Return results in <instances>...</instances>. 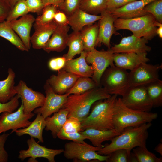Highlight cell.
Here are the masks:
<instances>
[{
    "label": "cell",
    "instance_id": "1f68e13d",
    "mask_svg": "<svg viewBox=\"0 0 162 162\" xmlns=\"http://www.w3.org/2000/svg\"><path fill=\"white\" fill-rule=\"evenodd\" d=\"M147 93L152 103L153 107L162 106V81L158 80L145 86Z\"/></svg>",
    "mask_w": 162,
    "mask_h": 162
},
{
    "label": "cell",
    "instance_id": "d590c367",
    "mask_svg": "<svg viewBox=\"0 0 162 162\" xmlns=\"http://www.w3.org/2000/svg\"><path fill=\"white\" fill-rule=\"evenodd\" d=\"M137 162H161L162 158H158L149 151L146 147L138 146L132 149Z\"/></svg>",
    "mask_w": 162,
    "mask_h": 162
},
{
    "label": "cell",
    "instance_id": "7402d4cb",
    "mask_svg": "<svg viewBox=\"0 0 162 162\" xmlns=\"http://www.w3.org/2000/svg\"><path fill=\"white\" fill-rule=\"evenodd\" d=\"M69 26H57L43 49L49 53L51 52H61L67 46Z\"/></svg>",
    "mask_w": 162,
    "mask_h": 162
},
{
    "label": "cell",
    "instance_id": "ac0fdd59",
    "mask_svg": "<svg viewBox=\"0 0 162 162\" xmlns=\"http://www.w3.org/2000/svg\"><path fill=\"white\" fill-rule=\"evenodd\" d=\"M58 71L57 75H52L46 82L55 93L62 95L66 93L79 77L62 69Z\"/></svg>",
    "mask_w": 162,
    "mask_h": 162
},
{
    "label": "cell",
    "instance_id": "836d02e7",
    "mask_svg": "<svg viewBox=\"0 0 162 162\" xmlns=\"http://www.w3.org/2000/svg\"><path fill=\"white\" fill-rule=\"evenodd\" d=\"M99 86L91 77H79L73 87L66 93L70 95L80 94Z\"/></svg>",
    "mask_w": 162,
    "mask_h": 162
},
{
    "label": "cell",
    "instance_id": "db71d44e",
    "mask_svg": "<svg viewBox=\"0 0 162 162\" xmlns=\"http://www.w3.org/2000/svg\"><path fill=\"white\" fill-rule=\"evenodd\" d=\"M154 150L162 156V143H160L155 147Z\"/></svg>",
    "mask_w": 162,
    "mask_h": 162
},
{
    "label": "cell",
    "instance_id": "ba28073f",
    "mask_svg": "<svg viewBox=\"0 0 162 162\" xmlns=\"http://www.w3.org/2000/svg\"><path fill=\"white\" fill-rule=\"evenodd\" d=\"M121 98L123 104L131 109L150 112L153 106L145 86L129 87Z\"/></svg>",
    "mask_w": 162,
    "mask_h": 162
},
{
    "label": "cell",
    "instance_id": "f546056e",
    "mask_svg": "<svg viewBox=\"0 0 162 162\" xmlns=\"http://www.w3.org/2000/svg\"><path fill=\"white\" fill-rule=\"evenodd\" d=\"M0 37L8 41L20 50L28 51L20 37L12 28L10 22L6 20L0 22Z\"/></svg>",
    "mask_w": 162,
    "mask_h": 162
},
{
    "label": "cell",
    "instance_id": "e575fe53",
    "mask_svg": "<svg viewBox=\"0 0 162 162\" xmlns=\"http://www.w3.org/2000/svg\"><path fill=\"white\" fill-rule=\"evenodd\" d=\"M131 150L120 149L114 151L109 155L107 162H129L136 161V160Z\"/></svg>",
    "mask_w": 162,
    "mask_h": 162
},
{
    "label": "cell",
    "instance_id": "7bdbcfd3",
    "mask_svg": "<svg viewBox=\"0 0 162 162\" xmlns=\"http://www.w3.org/2000/svg\"><path fill=\"white\" fill-rule=\"evenodd\" d=\"M57 137L62 140H69L80 143L85 142L84 140L86 139L80 132L67 133L64 132L62 129L58 133Z\"/></svg>",
    "mask_w": 162,
    "mask_h": 162
},
{
    "label": "cell",
    "instance_id": "74e56055",
    "mask_svg": "<svg viewBox=\"0 0 162 162\" xmlns=\"http://www.w3.org/2000/svg\"><path fill=\"white\" fill-rule=\"evenodd\" d=\"M29 13L25 0H22L18 2L14 7L10 9L6 20L10 22L17 19Z\"/></svg>",
    "mask_w": 162,
    "mask_h": 162
},
{
    "label": "cell",
    "instance_id": "ee69618b",
    "mask_svg": "<svg viewBox=\"0 0 162 162\" xmlns=\"http://www.w3.org/2000/svg\"><path fill=\"white\" fill-rule=\"evenodd\" d=\"M66 61V58L63 56L53 58L49 61L48 67L52 70L58 71L63 68Z\"/></svg>",
    "mask_w": 162,
    "mask_h": 162
},
{
    "label": "cell",
    "instance_id": "f1b7e54d",
    "mask_svg": "<svg viewBox=\"0 0 162 162\" xmlns=\"http://www.w3.org/2000/svg\"><path fill=\"white\" fill-rule=\"evenodd\" d=\"M98 23L85 26L80 31L83 43L84 50L87 52L95 48L98 33Z\"/></svg>",
    "mask_w": 162,
    "mask_h": 162
},
{
    "label": "cell",
    "instance_id": "f907efd6",
    "mask_svg": "<svg viewBox=\"0 0 162 162\" xmlns=\"http://www.w3.org/2000/svg\"><path fill=\"white\" fill-rule=\"evenodd\" d=\"M64 0H42L45 6L52 5L59 8L63 3Z\"/></svg>",
    "mask_w": 162,
    "mask_h": 162
},
{
    "label": "cell",
    "instance_id": "4dcf8cb0",
    "mask_svg": "<svg viewBox=\"0 0 162 162\" xmlns=\"http://www.w3.org/2000/svg\"><path fill=\"white\" fill-rule=\"evenodd\" d=\"M67 46L68 53L64 55L66 60L73 59L76 55L84 50V46L80 32H74L68 35Z\"/></svg>",
    "mask_w": 162,
    "mask_h": 162
},
{
    "label": "cell",
    "instance_id": "f6af8a7d",
    "mask_svg": "<svg viewBox=\"0 0 162 162\" xmlns=\"http://www.w3.org/2000/svg\"><path fill=\"white\" fill-rule=\"evenodd\" d=\"M29 12L41 13L44 7L42 0H25Z\"/></svg>",
    "mask_w": 162,
    "mask_h": 162
},
{
    "label": "cell",
    "instance_id": "6da1fadb",
    "mask_svg": "<svg viewBox=\"0 0 162 162\" xmlns=\"http://www.w3.org/2000/svg\"><path fill=\"white\" fill-rule=\"evenodd\" d=\"M152 125L150 122L138 127L126 128L119 135L112 139L110 144L104 146L97 152L101 155H108L118 149L132 150L138 146L146 147V141L148 136V130Z\"/></svg>",
    "mask_w": 162,
    "mask_h": 162
},
{
    "label": "cell",
    "instance_id": "5b68a950",
    "mask_svg": "<svg viewBox=\"0 0 162 162\" xmlns=\"http://www.w3.org/2000/svg\"><path fill=\"white\" fill-rule=\"evenodd\" d=\"M159 22L151 14L129 19L115 18L114 26L116 30L127 29L135 36L143 37L148 40L157 34L156 31Z\"/></svg>",
    "mask_w": 162,
    "mask_h": 162
},
{
    "label": "cell",
    "instance_id": "2e32d148",
    "mask_svg": "<svg viewBox=\"0 0 162 162\" xmlns=\"http://www.w3.org/2000/svg\"><path fill=\"white\" fill-rule=\"evenodd\" d=\"M102 17L98 20V33L96 47L104 44L108 49L111 48L110 40L113 34H119L114 26L115 18L105 10L101 14Z\"/></svg>",
    "mask_w": 162,
    "mask_h": 162
},
{
    "label": "cell",
    "instance_id": "603a6c76",
    "mask_svg": "<svg viewBox=\"0 0 162 162\" xmlns=\"http://www.w3.org/2000/svg\"><path fill=\"white\" fill-rule=\"evenodd\" d=\"M53 21L44 25H34V32L31 37V43L34 49H43L57 27Z\"/></svg>",
    "mask_w": 162,
    "mask_h": 162
},
{
    "label": "cell",
    "instance_id": "c3c4849f",
    "mask_svg": "<svg viewBox=\"0 0 162 162\" xmlns=\"http://www.w3.org/2000/svg\"><path fill=\"white\" fill-rule=\"evenodd\" d=\"M135 0H108L106 10L110 12Z\"/></svg>",
    "mask_w": 162,
    "mask_h": 162
},
{
    "label": "cell",
    "instance_id": "d6a6232c",
    "mask_svg": "<svg viewBox=\"0 0 162 162\" xmlns=\"http://www.w3.org/2000/svg\"><path fill=\"white\" fill-rule=\"evenodd\" d=\"M108 0H82L80 9L90 14L97 15L106 10Z\"/></svg>",
    "mask_w": 162,
    "mask_h": 162
},
{
    "label": "cell",
    "instance_id": "8fae6325",
    "mask_svg": "<svg viewBox=\"0 0 162 162\" xmlns=\"http://www.w3.org/2000/svg\"><path fill=\"white\" fill-rule=\"evenodd\" d=\"M161 65L142 63L129 73V87L146 85L159 79Z\"/></svg>",
    "mask_w": 162,
    "mask_h": 162
},
{
    "label": "cell",
    "instance_id": "8d00e7d4",
    "mask_svg": "<svg viewBox=\"0 0 162 162\" xmlns=\"http://www.w3.org/2000/svg\"><path fill=\"white\" fill-rule=\"evenodd\" d=\"M58 9L57 7L52 5L45 6L41 13L35 19L34 24L41 25L52 22L53 21L54 15Z\"/></svg>",
    "mask_w": 162,
    "mask_h": 162
},
{
    "label": "cell",
    "instance_id": "7c38bea8",
    "mask_svg": "<svg viewBox=\"0 0 162 162\" xmlns=\"http://www.w3.org/2000/svg\"><path fill=\"white\" fill-rule=\"evenodd\" d=\"M27 142L28 148L21 150L19 152L18 158L22 160L30 157L28 162H37L36 158L42 157L47 159L49 162H55V156L64 152L63 149H52L41 146L33 137L28 139Z\"/></svg>",
    "mask_w": 162,
    "mask_h": 162
},
{
    "label": "cell",
    "instance_id": "681fc988",
    "mask_svg": "<svg viewBox=\"0 0 162 162\" xmlns=\"http://www.w3.org/2000/svg\"><path fill=\"white\" fill-rule=\"evenodd\" d=\"M10 9L4 0H0V22L6 20Z\"/></svg>",
    "mask_w": 162,
    "mask_h": 162
},
{
    "label": "cell",
    "instance_id": "8992f818",
    "mask_svg": "<svg viewBox=\"0 0 162 162\" xmlns=\"http://www.w3.org/2000/svg\"><path fill=\"white\" fill-rule=\"evenodd\" d=\"M129 73L115 64L106 68L100 80V85L111 95L122 96L129 88Z\"/></svg>",
    "mask_w": 162,
    "mask_h": 162
},
{
    "label": "cell",
    "instance_id": "7dc6e473",
    "mask_svg": "<svg viewBox=\"0 0 162 162\" xmlns=\"http://www.w3.org/2000/svg\"><path fill=\"white\" fill-rule=\"evenodd\" d=\"M53 21L58 26L69 25L68 17L63 11L58 9L53 19Z\"/></svg>",
    "mask_w": 162,
    "mask_h": 162
},
{
    "label": "cell",
    "instance_id": "f5cc1de1",
    "mask_svg": "<svg viewBox=\"0 0 162 162\" xmlns=\"http://www.w3.org/2000/svg\"><path fill=\"white\" fill-rule=\"evenodd\" d=\"M158 27L156 29L157 34H158L159 36L161 38H162V24L160 23L158 26Z\"/></svg>",
    "mask_w": 162,
    "mask_h": 162
},
{
    "label": "cell",
    "instance_id": "bcb514c9",
    "mask_svg": "<svg viewBox=\"0 0 162 162\" xmlns=\"http://www.w3.org/2000/svg\"><path fill=\"white\" fill-rule=\"evenodd\" d=\"M9 135V134L5 133L0 134V162H7L8 160V154L4 146Z\"/></svg>",
    "mask_w": 162,
    "mask_h": 162
},
{
    "label": "cell",
    "instance_id": "e0dca14e",
    "mask_svg": "<svg viewBox=\"0 0 162 162\" xmlns=\"http://www.w3.org/2000/svg\"><path fill=\"white\" fill-rule=\"evenodd\" d=\"M154 0H135L109 13L115 18L129 19L142 16L149 14L144 10V8Z\"/></svg>",
    "mask_w": 162,
    "mask_h": 162
},
{
    "label": "cell",
    "instance_id": "ab89813d",
    "mask_svg": "<svg viewBox=\"0 0 162 162\" xmlns=\"http://www.w3.org/2000/svg\"><path fill=\"white\" fill-rule=\"evenodd\" d=\"M62 129L67 133L83 131L81 128V121L78 118L74 116L68 118Z\"/></svg>",
    "mask_w": 162,
    "mask_h": 162
},
{
    "label": "cell",
    "instance_id": "5bb4252c",
    "mask_svg": "<svg viewBox=\"0 0 162 162\" xmlns=\"http://www.w3.org/2000/svg\"><path fill=\"white\" fill-rule=\"evenodd\" d=\"M14 88L16 94L20 96L25 113L32 112L43 105L45 96L41 93L28 87L23 81L20 80Z\"/></svg>",
    "mask_w": 162,
    "mask_h": 162
},
{
    "label": "cell",
    "instance_id": "277c9868",
    "mask_svg": "<svg viewBox=\"0 0 162 162\" xmlns=\"http://www.w3.org/2000/svg\"><path fill=\"white\" fill-rule=\"evenodd\" d=\"M158 117L156 112L138 111L126 107L122 102L121 98H117L115 101L113 123L114 129L120 133L126 128L138 127L151 122Z\"/></svg>",
    "mask_w": 162,
    "mask_h": 162
},
{
    "label": "cell",
    "instance_id": "d4e9b609",
    "mask_svg": "<svg viewBox=\"0 0 162 162\" xmlns=\"http://www.w3.org/2000/svg\"><path fill=\"white\" fill-rule=\"evenodd\" d=\"M92 142L94 146L103 147L102 143L105 141L110 140L121 133L115 129L103 130L92 128L87 129L80 132Z\"/></svg>",
    "mask_w": 162,
    "mask_h": 162
},
{
    "label": "cell",
    "instance_id": "d6986e66",
    "mask_svg": "<svg viewBox=\"0 0 162 162\" xmlns=\"http://www.w3.org/2000/svg\"><path fill=\"white\" fill-rule=\"evenodd\" d=\"M35 18L30 14L21 16L19 19L9 22L12 28L20 37L29 51L31 47L30 32Z\"/></svg>",
    "mask_w": 162,
    "mask_h": 162
},
{
    "label": "cell",
    "instance_id": "9c48e42d",
    "mask_svg": "<svg viewBox=\"0 0 162 162\" xmlns=\"http://www.w3.org/2000/svg\"><path fill=\"white\" fill-rule=\"evenodd\" d=\"M114 54L109 49L99 51L95 48L87 53L86 61L91 64L93 69L92 78L99 86H101L100 80L105 71L109 67L114 65Z\"/></svg>",
    "mask_w": 162,
    "mask_h": 162
},
{
    "label": "cell",
    "instance_id": "52a82bcc",
    "mask_svg": "<svg viewBox=\"0 0 162 162\" xmlns=\"http://www.w3.org/2000/svg\"><path fill=\"white\" fill-rule=\"evenodd\" d=\"M102 147H95L86 142L80 143L72 141L65 144L64 155L67 159H72L76 162H88L92 160L106 161L109 157V155H100L96 152Z\"/></svg>",
    "mask_w": 162,
    "mask_h": 162
},
{
    "label": "cell",
    "instance_id": "484cf974",
    "mask_svg": "<svg viewBox=\"0 0 162 162\" xmlns=\"http://www.w3.org/2000/svg\"><path fill=\"white\" fill-rule=\"evenodd\" d=\"M37 114L35 119L28 126L22 129H19L15 132L18 136L28 135L31 137L38 139L39 142H43V130L46 126L45 118L40 113Z\"/></svg>",
    "mask_w": 162,
    "mask_h": 162
},
{
    "label": "cell",
    "instance_id": "b9f144b4",
    "mask_svg": "<svg viewBox=\"0 0 162 162\" xmlns=\"http://www.w3.org/2000/svg\"><path fill=\"white\" fill-rule=\"evenodd\" d=\"M20 96L16 94L9 101L5 103L0 102V113L5 112H12L14 111L18 106L19 99Z\"/></svg>",
    "mask_w": 162,
    "mask_h": 162
},
{
    "label": "cell",
    "instance_id": "83f0119b",
    "mask_svg": "<svg viewBox=\"0 0 162 162\" xmlns=\"http://www.w3.org/2000/svg\"><path fill=\"white\" fill-rule=\"evenodd\" d=\"M8 75L4 80L0 81V102L5 103L16 94L14 88L16 74L13 69L9 68Z\"/></svg>",
    "mask_w": 162,
    "mask_h": 162
},
{
    "label": "cell",
    "instance_id": "ffe728a7",
    "mask_svg": "<svg viewBox=\"0 0 162 162\" xmlns=\"http://www.w3.org/2000/svg\"><path fill=\"white\" fill-rule=\"evenodd\" d=\"M147 54V53H115L114 54L113 62L116 66L131 71L149 61Z\"/></svg>",
    "mask_w": 162,
    "mask_h": 162
},
{
    "label": "cell",
    "instance_id": "30bf717a",
    "mask_svg": "<svg viewBox=\"0 0 162 162\" xmlns=\"http://www.w3.org/2000/svg\"><path fill=\"white\" fill-rule=\"evenodd\" d=\"M34 116L32 112L26 113L24 112L23 103L15 112H5L0 116V134L11 129V133L17 130L25 128L31 123L29 120Z\"/></svg>",
    "mask_w": 162,
    "mask_h": 162
},
{
    "label": "cell",
    "instance_id": "9a60e30c",
    "mask_svg": "<svg viewBox=\"0 0 162 162\" xmlns=\"http://www.w3.org/2000/svg\"><path fill=\"white\" fill-rule=\"evenodd\" d=\"M148 40L143 37H138L132 34L122 38L120 43L109 50L113 53H147L152 48L147 45Z\"/></svg>",
    "mask_w": 162,
    "mask_h": 162
},
{
    "label": "cell",
    "instance_id": "44dd1931",
    "mask_svg": "<svg viewBox=\"0 0 162 162\" xmlns=\"http://www.w3.org/2000/svg\"><path fill=\"white\" fill-rule=\"evenodd\" d=\"M87 53L83 51L79 57L67 61L64 66L62 69L79 77L92 78L93 69L92 66L88 65L86 61Z\"/></svg>",
    "mask_w": 162,
    "mask_h": 162
},
{
    "label": "cell",
    "instance_id": "f35d334b",
    "mask_svg": "<svg viewBox=\"0 0 162 162\" xmlns=\"http://www.w3.org/2000/svg\"><path fill=\"white\" fill-rule=\"evenodd\" d=\"M144 10L152 14L158 22L162 23V0H155L147 4Z\"/></svg>",
    "mask_w": 162,
    "mask_h": 162
},
{
    "label": "cell",
    "instance_id": "7a4b0ae2",
    "mask_svg": "<svg viewBox=\"0 0 162 162\" xmlns=\"http://www.w3.org/2000/svg\"><path fill=\"white\" fill-rule=\"evenodd\" d=\"M117 96L112 95L95 102L92 106L91 113L81 121L82 131L89 128L103 130L114 129L113 109Z\"/></svg>",
    "mask_w": 162,
    "mask_h": 162
},
{
    "label": "cell",
    "instance_id": "4316f807",
    "mask_svg": "<svg viewBox=\"0 0 162 162\" xmlns=\"http://www.w3.org/2000/svg\"><path fill=\"white\" fill-rule=\"evenodd\" d=\"M68 111L65 108H62L58 111L54 113L51 117L45 118V130L51 131L54 138L57 137V134L62 128L68 118Z\"/></svg>",
    "mask_w": 162,
    "mask_h": 162
},
{
    "label": "cell",
    "instance_id": "60d3db41",
    "mask_svg": "<svg viewBox=\"0 0 162 162\" xmlns=\"http://www.w3.org/2000/svg\"><path fill=\"white\" fill-rule=\"evenodd\" d=\"M82 0H64L59 8L64 12L68 16H69L80 8Z\"/></svg>",
    "mask_w": 162,
    "mask_h": 162
},
{
    "label": "cell",
    "instance_id": "4fadbf2b",
    "mask_svg": "<svg viewBox=\"0 0 162 162\" xmlns=\"http://www.w3.org/2000/svg\"><path fill=\"white\" fill-rule=\"evenodd\" d=\"M44 89L46 94L44 103L42 106L34 110V113H40L45 118L63 108L70 94L55 93L47 82L44 86Z\"/></svg>",
    "mask_w": 162,
    "mask_h": 162
},
{
    "label": "cell",
    "instance_id": "3957f363",
    "mask_svg": "<svg viewBox=\"0 0 162 162\" xmlns=\"http://www.w3.org/2000/svg\"><path fill=\"white\" fill-rule=\"evenodd\" d=\"M111 95L103 87L98 86L82 94L69 95L63 107L68 111V118L75 117L81 121L88 116L95 102Z\"/></svg>",
    "mask_w": 162,
    "mask_h": 162
},
{
    "label": "cell",
    "instance_id": "cb8c5ba5",
    "mask_svg": "<svg viewBox=\"0 0 162 162\" xmlns=\"http://www.w3.org/2000/svg\"><path fill=\"white\" fill-rule=\"evenodd\" d=\"M68 17L69 25L73 31L80 32L85 26L93 24L98 21L102 16L88 14L79 8Z\"/></svg>",
    "mask_w": 162,
    "mask_h": 162
},
{
    "label": "cell",
    "instance_id": "816d5d0a",
    "mask_svg": "<svg viewBox=\"0 0 162 162\" xmlns=\"http://www.w3.org/2000/svg\"><path fill=\"white\" fill-rule=\"evenodd\" d=\"M11 9L18 2L22 0H4Z\"/></svg>",
    "mask_w": 162,
    "mask_h": 162
}]
</instances>
